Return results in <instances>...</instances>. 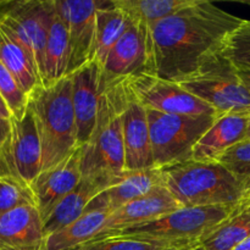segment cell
Segmentation results:
<instances>
[{"instance_id":"obj_1","label":"cell","mask_w":250,"mask_h":250,"mask_svg":"<svg viewBox=\"0 0 250 250\" xmlns=\"http://www.w3.org/2000/svg\"><path fill=\"white\" fill-rule=\"evenodd\" d=\"M243 20L208 0L180 10L146 29L148 75L181 82L222 50Z\"/></svg>"},{"instance_id":"obj_2","label":"cell","mask_w":250,"mask_h":250,"mask_svg":"<svg viewBox=\"0 0 250 250\" xmlns=\"http://www.w3.org/2000/svg\"><path fill=\"white\" fill-rule=\"evenodd\" d=\"M99 114L92 137L82 146L81 171L83 178L117 180L126 172L122 132V111L126 99L125 80H104Z\"/></svg>"},{"instance_id":"obj_3","label":"cell","mask_w":250,"mask_h":250,"mask_svg":"<svg viewBox=\"0 0 250 250\" xmlns=\"http://www.w3.org/2000/svg\"><path fill=\"white\" fill-rule=\"evenodd\" d=\"M29 109L41 139L42 171L49 170L80 148L71 76L50 87L39 88L29 98Z\"/></svg>"},{"instance_id":"obj_4","label":"cell","mask_w":250,"mask_h":250,"mask_svg":"<svg viewBox=\"0 0 250 250\" xmlns=\"http://www.w3.org/2000/svg\"><path fill=\"white\" fill-rule=\"evenodd\" d=\"M160 170L164 186L181 208H236L246 193L220 163L188 160Z\"/></svg>"},{"instance_id":"obj_5","label":"cell","mask_w":250,"mask_h":250,"mask_svg":"<svg viewBox=\"0 0 250 250\" xmlns=\"http://www.w3.org/2000/svg\"><path fill=\"white\" fill-rule=\"evenodd\" d=\"M219 115L250 116V92L222 53L210 56L194 75L178 82Z\"/></svg>"},{"instance_id":"obj_6","label":"cell","mask_w":250,"mask_h":250,"mask_svg":"<svg viewBox=\"0 0 250 250\" xmlns=\"http://www.w3.org/2000/svg\"><path fill=\"white\" fill-rule=\"evenodd\" d=\"M146 115L156 168L192 160L194 146L217 117L168 115L148 109Z\"/></svg>"},{"instance_id":"obj_7","label":"cell","mask_w":250,"mask_h":250,"mask_svg":"<svg viewBox=\"0 0 250 250\" xmlns=\"http://www.w3.org/2000/svg\"><path fill=\"white\" fill-rule=\"evenodd\" d=\"M233 210L232 207L180 208L160 219L126 229L121 233L183 248L197 247L198 242L229 219Z\"/></svg>"},{"instance_id":"obj_8","label":"cell","mask_w":250,"mask_h":250,"mask_svg":"<svg viewBox=\"0 0 250 250\" xmlns=\"http://www.w3.org/2000/svg\"><path fill=\"white\" fill-rule=\"evenodd\" d=\"M54 12V0H0V26L31 53L42 83L44 51Z\"/></svg>"},{"instance_id":"obj_9","label":"cell","mask_w":250,"mask_h":250,"mask_svg":"<svg viewBox=\"0 0 250 250\" xmlns=\"http://www.w3.org/2000/svg\"><path fill=\"white\" fill-rule=\"evenodd\" d=\"M126 81L137 100L148 110L183 116H219L207 103L172 81L148 73H139Z\"/></svg>"},{"instance_id":"obj_10","label":"cell","mask_w":250,"mask_h":250,"mask_svg":"<svg viewBox=\"0 0 250 250\" xmlns=\"http://www.w3.org/2000/svg\"><path fill=\"white\" fill-rule=\"evenodd\" d=\"M106 0H54L65 23L71 49L68 76L92 62L97 33V12Z\"/></svg>"},{"instance_id":"obj_11","label":"cell","mask_w":250,"mask_h":250,"mask_svg":"<svg viewBox=\"0 0 250 250\" xmlns=\"http://www.w3.org/2000/svg\"><path fill=\"white\" fill-rule=\"evenodd\" d=\"M126 99L122 111V132L126 171H141L155 167L151 150L150 132L146 109L137 100L127 81Z\"/></svg>"},{"instance_id":"obj_12","label":"cell","mask_w":250,"mask_h":250,"mask_svg":"<svg viewBox=\"0 0 250 250\" xmlns=\"http://www.w3.org/2000/svg\"><path fill=\"white\" fill-rule=\"evenodd\" d=\"M70 76L72 78V104L78 144L82 146L88 143L97 124L104 87L103 71L92 61Z\"/></svg>"},{"instance_id":"obj_13","label":"cell","mask_w":250,"mask_h":250,"mask_svg":"<svg viewBox=\"0 0 250 250\" xmlns=\"http://www.w3.org/2000/svg\"><path fill=\"white\" fill-rule=\"evenodd\" d=\"M180 204L164 185L151 189L148 194L128 203L109 215L98 238L117 234L126 229L148 224L180 209Z\"/></svg>"},{"instance_id":"obj_14","label":"cell","mask_w":250,"mask_h":250,"mask_svg":"<svg viewBox=\"0 0 250 250\" xmlns=\"http://www.w3.org/2000/svg\"><path fill=\"white\" fill-rule=\"evenodd\" d=\"M81 154L82 146L60 165L42 171L29 186L33 193L36 208L43 222L48 219L59 203L72 192L82 180Z\"/></svg>"},{"instance_id":"obj_15","label":"cell","mask_w":250,"mask_h":250,"mask_svg":"<svg viewBox=\"0 0 250 250\" xmlns=\"http://www.w3.org/2000/svg\"><path fill=\"white\" fill-rule=\"evenodd\" d=\"M10 170L11 177L29 186L42 171V146L31 109L23 119H11Z\"/></svg>"},{"instance_id":"obj_16","label":"cell","mask_w":250,"mask_h":250,"mask_svg":"<svg viewBox=\"0 0 250 250\" xmlns=\"http://www.w3.org/2000/svg\"><path fill=\"white\" fill-rule=\"evenodd\" d=\"M0 250H48L43 220L34 205L0 215Z\"/></svg>"},{"instance_id":"obj_17","label":"cell","mask_w":250,"mask_h":250,"mask_svg":"<svg viewBox=\"0 0 250 250\" xmlns=\"http://www.w3.org/2000/svg\"><path fill=\"white\" fill-rule=\"evenodd\" d=\"M164 185L160 168L141 171H126L111 186L99 193L88 205L85 211L104 210L109 214L128 203L148 194L151 189Z\"/></svg>"},{"instance_id":"obj_18","label":"cell","mask_w":250,"mask_h":250,"mask_svg":"<svg viewBox=\"0 0 250 250\" xmlns=\"http://www.w3.org/2000/svg\"><path fill=\"white\" fill-rule=\"evenodd\" d=\"M146 29L131 22L127 31L110 51L103 67V77L107 82L131 78L146 72Z\"/></svg>"},{"instance_id":"obj_19","label":"cell","mask_w":250,"mask_h":250,"mask_svg":"<svg viewBox=\"0 0 250 250\" xmlns=\"http://www.w3.org/2000/svg\"><path fill=\"white\" fill-rule=\"evenodd\" d=\"M249 116L220 115L199 139L193 150L192 160L219 163L225 153L247 137Z\"/></svg>"},{"instance_id":"obj_20","label":"cell","mask_w":250,"mask_h":250,"mask_svg":"<svg viewBox=\"0 0 250 250\" xmlns=\"http://www.w3.org/2000/svg\"><path fill=\"white\" fill-rule=\"evenodd\" d=\"M115 181L106 180V178L82 177L77 187L59 203L58 207L53 210L48 219L43 222L46 238L50 234L60 231L63 227L80 219L85 212L89 203L102 190L111 186Z\"/></svg>"},{"instance_id":"obj_21","label":"cell","mask_w":250,"mask_h":250,"mask_svg":"<svg viewBox=\"0 0 250 250\" xmlns=\"http://www.w3.org/2000/svg\"><path fill=\"white\" fill-rule=\"evenodd\" d=\"M0 62L9 70L23 92L31 98L43 87L38 67L28 50L0 26Z\"/></svg>"},{"instance_id":"obj_22","label":"cell","mask_w":250,"mask_h":250,"mask_svg":"<svg viewBox=\"0 0 250 250\" xmlns=\"http://www.w3.org/2000/svg\"><path fill=\"white\" fill-rule=\"evenodd\" d=\"M70 60L71 49L67 29L55 9L44 51L43 87H50L67 77Z\"/></svg>"},{"instance_id":"obj_23","label":"cell","mask_w":250,"mask_h":250,"mask_svg":"<svg viewBox=\"0 0 250 250\" xmlns=\"http://www.w3.org/2000/svg\"><path fill=\"white\" fill-rule=\"evenodd\" d=\"M131 21L120 9L114 5L112 0H106L97 12V33H95L93 62L103 70L115 44L120 41Z\"/></svg>"},{"instance_id":"obj_24","label":"cell","mask_w":250,"mask_h":250,"mask_svg":"<svg viewBox=\"0 0 250 250\" xmlns=\"http://www.w3.org/2000/svg\"><path fill=\"white\" fill-rule=\"evenodd\" d=\"M109 215L104 210L85 211L80 219L46 238L48 250H73L94 241L102 233Z\"/></svg>"},{"instance_id":"obj_25","label":"cell","mask_w":250,"mask_h":250,"mask_svg":"<svg viewBox=\"0 0 250 250\" xmlns=\"http://www.w3.org/2000/svg\"><path fill=\"white\" fill-rule=\"evenodd\" d=\"M198 0H112L131 22L146 29L151 24L194 5Z\"/></svg>"},{"instance_id":"obj_26","label":"cell","mask_w":250,"mask_h":250,"mask_svg":"<svg viewBox=\"0 0 250 250\" xmlns=\"http://www.w3.org/2000/svg\"><path fill=\"white\" fill-rule=\"evenodd\" d=\"M250 237V211H233L198 242L199 250H233Z\"/></svg>"},{"instance_id":"obj_27","label":"cell","mask_w":250,"mask_h":250,"mask_svg":"<svg viewBox=\"0 0 250 250\" xmlns=\"http://www.w3.org/2000/svg\"><path fill=\"white\" fill-rule=\"evenodd\" d=\"M192 248V247H189ZM187 249L164 242L117 233L100 237L73 250H182Z\"/></svg>"},{"instance_id":"obj_28","label":"cell","mask_w":250,"mask_h":250,"mask_svg":"<svg viewBox=\"0 0 250 250\" xmlns=\"http://www.w3.org/2000/svg\"><path fill=\"white\" fill-rule=\"evenodd\" d=\"M221 53L237 70L250 72V20H243L227 37Z\"/></svg>"},{"instance_id":"obj_29","label":"cell","mask_w":250,"mask_h":250,"mask_svg":"<svg viewBox=\"0 0 250 250\" xmlns=\"http://www.w3.org/2000/svg\"><path fill=\"white\" fill-rule=\"evenodd\" d=\"M0 97L6 104L11 119L21 120L29 106V97L23 92L14 76L0 62Z\"/></svg>"},{"instance_id":"obj_30","label":"cell","mask_w":250,"mask_h":250,"mask_svg":"<svg viewBox=\"0 0 250 250\" xmlns=\"http://www.w3.org/2000/svg\"><path fill=\"white\" fill-rule=\"evenodd\" d=\"M227 168L243 187L244 192L250 190V141L244 139L232 146L219 161Z\"/></svg>"},{"instance_id":"obj_31","label":"cell","mask_w":250,"mask_h":250,"mask_svg":"<svg viewBox=\"0 0 250 250\" xmlns=\"http://www.w3.org/2000/svg\"><path fill=\"white\" fill-rule=\"evenodd\" d=\"M22 205H34L31 188L12 177L0 176V215H4Z\"/></svg>"},{"instance_id":"obj_32","label":"cell","mask_w":250,"mask_h":250,"mask_svg":"<svg viewBox=\"0 0 250 250\" xmlns=\"http://www.w3.org/2000/svg\"><path fill=\"white\" fill-rule=\"evenodd\" d=\"M11 119L0 117V176L11 177L10 170V142H11Z\"/></svg>"},{"instance_id":"obj_33","label":"cell","mask_w":250,"mask_h":250,"mask_svg":"<svg viewBox=\"0 0 250 250\" xmlns=\"http://www.w3.org/2000/svg\"><path fill=\"white\" fill-rule=\"evenodd\" d=\"M233 211H250V197L249 198H243L241 202L238 203L236 208H234Z\"/></svg>"},{"instance_id":"obj_34","label":"cell","mask_w":250,"mask_h":250,"mask_svg":"<svg viewBox=\"0 0 250 250\" xmlns=\"http://www.w3.org/2000/svg\"><path fill=\"white\" fill-rule=\"evenodd\" d=\"M0 117H1V119H7V120L11 119V114H10L9 109H7L6 104H5L4 100L1 99V97H0Z\"/></svg>"},{"instance_id":"obj_35","label":"cell","mask_w":250,"mask_h":250,"mask_svg":"<svg viewBox=\"0 0 250 250\" xmlns=\"http://www.w3.org/2000/svg\"><path fill=\"white\" fill-rule=\"evenodd\" d=\"M239 77L243 81V83L246 84V87L248 88L250 92V72H244V71H238Z\"/></svg>"},{"instance_id":"obj_36","label":"cell","mask_w":250,"mask_h":250,"mask_svg":"<svg viewBox=\"0 0 250 250\" xmlns=\"http://www.w3.org/2000/svg\"><path fill=\"white\" fill-rule=\"evenodd\" d=\"M233 250H250V237H248L243 243L239 244V246Z\"/></svg>"},{"instance_id":"obj_37","label":"cell","mask_w":250,"mask_h":250,"mask_svg":"<svg viewBox=\"0 0 250 250\" xmlns=\"http://www.w3.org/2000/svg\"><path fill=\"white\" fill-rule=\"evenodd\" d=\"M246 139H249V141H250V116H249V121H248V128H247Z\"/></svg>"},{"instance_id":"obj_38","label":"cell","mask_w":250,"mask_h":250,"mask_svg":"<svg viewBox=\"0 0 250 250\" xmlns=\"http://www.w3.org/2000/svg\"><path fill=\"white\" fill-rule=\"evenodd\" d=\"M249 197H250V190H248L247 193H244V195H243V198H249Z\"/></svg>"},{"instance_id":"obj_39","label":"cell","mask_w":250,"mask_h":250,"mask_svg":"<svg viewBox=\"0 0 250 250\" xmlns=\"http://www.w3.org/2000/svg\"><path fill=\"white\" fill-rule=\"evenodd\" d=\"M182 250H199L198 247H192V248H187V249H182Z\"/></svg>"}]
</instances>
